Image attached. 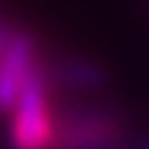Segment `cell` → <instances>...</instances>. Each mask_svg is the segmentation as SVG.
Segmentation results:
<instances>
[{
	"instance_id": "2",
	"label": "cell",
	"mask_w": 149,
	"mask_h": 149,
	"mask_svg": "<svg viewBox=\"0 0 149 149\" xmlns=\"http://www.w3.org/2000/svg\"><path fill=\"white\" fill-rule=\"evenodd\" d=\"M52 149H123L126 129L121 118L100 105H74L54 116Z\"/></svg>"
},
{
	"instance_id": "5",
	"label": "cell",
	"mask_w": 149,
	"mask_h": 149,
	"mask_svg": "<svg viewBox=\"0 0 149 149\" xmlns=\"http://www.w3.org/2000/svg\"><path fill=\"white\" fill-rule=\"evenodd\" d=\"M15 26L10 23V21H5V18H0V57H3V52L8 49V44L13 41V36H15Z\"/></svg>"
},
{
	"instance_id": "1",
	"label": "cell",
	"mask_w": 149,
	"mask_h": 149,
	"mask_svg": "<svg viewBox=\"0 0 149 149\" xmlns=\"http://www.w3.org/2000/svg\"><path fill=\"white\" fill-rule=\"evenodd\" d=\"M52 72L36 62L26 74L15 108L10 113V147L13 149H52L54 147V113L49 103Z\"/></svg>"
},
{
	"instance_id": "4",
	"label": "cell",
	"mask_w": 149,
	"mask_h": 149,
	"mask_svg": "<svg viewBox=\"0 0 149 149\" xmlns=\"http://www.w3.org/2000/svg\"><path fill=\"white\" fill-rule=\"evenodd\" d=\"M49 72H52V82H59L67 90L93 93V90H100L108 85L105 67L93 59H85V57H64Z\"/></svg>"
},
{
	"instance_id": "3",
	"label": "cell",
	"mask_w": 149,
	"mask_h": 149,
	"mask_svg": "<svg viewBox=\"0 0 149 149\" xmlns=\"http://www.w3.org/2000/svg\"><path fill=\"white\" fill-rule=\"evenodd\" d=\"M36 62H39V57H36V39H33V33L18 29L13 41L8 44V49L0 57V113L3 116L13 113L21 85H23L26 74L31 72V67Z\"/></svg>"
}]
</instances>
